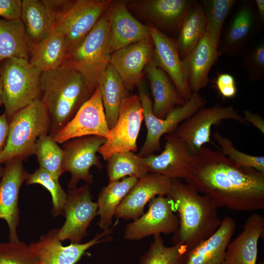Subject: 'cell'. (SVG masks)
I'll return each mask as SVG.
<instances>
[{
	"label": "cell",
	"mask_w": 264,
	"mask_h": 264,
	"mask_svg": "<svg viewBox=\"0 0 264 264\" xmlns=\"http://www.w3.org/2000/svg\"><path fill=\"white\" fill-rule=\"evenodd\" d=\"M184 180L218 208L264 209V173L237 166L220 150L202 147L193 155Z\"/></svg>",
	"instance_id": "cell-1"
},
{
	"label": "cell",
	"mask_w": 264,
	"mask_h": 264,
	"mask_svg": "<svg viewBox=\"0 0 264 264\" xmlns=\"http://www.w3.org/2000/svg\"><path fill=\"white\" fill-rule=\"evenodd\" d=\"M167 197L178 215L179 227L173 234V243L185 245L188 253L220 227L222 220L215 203L189 184L172 179Z\"/></svg>",
	"instance_id": "cell-2"
},
{
	"label": "cell",
	"mask_w": 264,
	"mask_h": 264,
	"mask_svg": "<svg viewBox=\"0 0 264 264\" xmlns=\"http://www.w3.org/2000/svg\"><path fill=\"white\" fill-rule=\"evenodd\" d=\"M95 89L66 60L57 68L42 72L40 99L49 115V134L54 137L91 97Z\"/></svg>",
	"instance_id": "cell-3"
},
{
	"label": "cell",
	"mask_w": 264,
	"mask_h": 264,
	"mask_svg": "<svg viewBox=\"0 0 264 264\" xmlns=\"http://www.w3.org/2000/svg\"><path fill=\"white\" fill-rule=\"evenodd\" d=\"M112 4L66 59L94 88L103 78L110 62Z\"/></svg>",
	"instance_id": "cell-4"
},
{
	"label": "cell",
	"mask_w": 264,
	"mask_h": 264,
	"mask_svg": "<svg viewBox=\"0 0 264 264\" xmlns=\"http://www.w3.org/2000/svg\"><path fill=\"white\" fill-rule=\"evenodd\" d=\"M50 126L49 114L40 99L19 110L9 121L6 142L0 152V165L35 154L38 140L49 134Z\"/></svg>",
	"instance_id": "cell-5"
},
{
	"label": "cell",
	"mask_w": 264,
	"mask_h": 264,
	"mask_svg": "<svg viewBox=\"0 0 264 264\" xmlns=\"http://www.w3.org/2000/svg\"><path fill=\"white\" fill-rule=\"evenodd\" d=\"M0 70L4 113L9 121L19 110L40 98L42 72L22 58L5 60Z\"/></svg>",
	"instance_id": "cell-6"
},
{
	"label": "cell",
	"mask_w": 264,
	"mask_h": 264,
	"mask_svg": "<svg viewBox=\"0 0 264 264\" xmlns=\"http://www.w3.org/2000/svg\"><path fill=\"white\" fill-rule=\"evenodd\" d=\"M137 87L147 128L145 141L137 154L141 157L159 151L161 137L164 134L175 132L181 122L203 107L206 103V100L200 95L199 92H193L185 104L176 107L164 119H160L153 112V102L144 83L141 81Z\"/></svg>",
	"instance_id": "cell-7"
},
{
	"label": "cell",
	"mask_w": 264,
	"mask_h": 264,
	"mask_svg": "<svg viewBox=\"0 0 264 264\" xmlns=\"http://www.w3.org/2000/svg\"><path fill=\"white\" fill-rule=\"evenodd\" d=\"M54 2L56 21L52 30L61 32L66 36L68 53L84 39L113 1L110 0H54Z\"/></svg>",
	"instance_id": "cell-8"
},
{
	"label": "cell",
	"mask_w": 264,
	"mask_h": 264,
	"mask_svg": "<svg viewBox=\"0 0 264 264\" xmlns=\"http://www.w3.org/2000/svg\"><path fill=\"white\" fill-rule=\"evenodd\" d=\"M225 28L222 30L218 49L229 57L241 58L251 46L262 24L254 1H238Z\"/></svg>",
	"instance_id": "cell-9"
},
{
	"label": "cell",
	"mask_w": 264,
	"mask_h": 264,
	"mask_svg": "<svg viewBox=\"0 0 264 264\" xmlns=\"http://www.w3.org/2000/svg\"><path fill=\"white\" fill-rule=\"evenodd\" d=\"M143 120V109L138 95L128 96L122 102L117 121L98 153L107 160L117 153L136 152Z\"/></svg>",
	"instance_id": "cell-10"
},
{
	"label": "cell",
	"mask_w": 264,
	"mask_h": 264,
	"mask_svg": "<svg viewBox=\"0 0 264 264\" xmlns=\"http://www.w3.org/2000/svg\"><path fill=\"white\" fill-rule=\"evenodd\" d=\"M225 119L248 125L233 107L215 105L199 109L181 122L174 133L194 155L210 142L212 126Z\"/></svg>",
	"instance_id": "cell-11"
},
{
	"label": "cell",
	"mask_w": 264,
	"mask_h": 264,
	"mask_svg": "<svg viewBox=\"0 0 264 264\" xmlns=\"http://www.w3.org/2000/svg\"><path fill=\"white\" fill-rule=\"evenodd\" d=\"M106 138L96 135L86 136L70 139L63 144V170L71 175L68 184L69 190L76 187L80 180L88 184L93 182L90 173L93 166L102 167L97 153Z\"/></svg>",
	"instance_id": "cell-12"
},
{
	"label": "cell",
	"mask_w": 264,
	"mask_h": 264,
	"mask_svg": "<svg viewBox=\"0 0 264 264\" xmlns=\"http://www.w3.org/2000/svg\"><path fill=\"white\" fill-rule=\"evenodd\" d=\"M97 210V203L92 200L88 185L69 190L63 213L65 221L58 230L59 240L81 243Z\"/></svg>",
	"instance_id": "cell-13"
},
{
	"label": "cell",
	"mask_w": 264,
	"mask_h": 264,
	"mask_svg": "<svg viewBox=\"0 0 264 264\" xmlns=\"http://www.w3.org/2000/svg\"><path fill=\"white\" fill-rule=\"evenodd\" d=\"M110 130L98 86L91 97L53 137L58 144L86 136L96 135L107 139Z\"/></svg>",
	"instance_id": "cell-14"
},
{
	"label": "cell",
	"mask_w": 264,
	"mask_h": 264,
	"mask_svg": "<svg viewBox=\"0 0 264 264\" xmlns=\"http://www.w3.org/2000/svg\"><path fill=\"white\" fill-rule=\"evenodd\" d=\"M59 229H54L42 235L29 246L40 264H76L92 246L102 242L110 241L112 228L97 234L85 243H72L63 245L58 238Z\"/></svg>",
	"instance_id": "cell-15"
},
{
	"label": "cell",
	"mask_w": 264,
	"mask_h": 264,
	"mask_svg": "<svg viewBox=\"0 0 264 264\" xmlns=\"http://www.w3.org/2000/svg\"><path fill=\"white\" fill-rule=\"evenodd\" d=\"M170 199L158 196L149 202L147 211L129 224L124 232V239L139 240L150 235L174 233L179 227V219Z\"/></svg>",
	"instance_id": "cell-16"
},
{
	"label": "cell",
	"mask_w": 264,
	"mask_h": 264,
	"mask_svg": "<svg viewBox=\"0 0 264 264\" xmlns=\"http://www.w3.org/2000/svg\"><path fill=\"white\" fill-rule=\"evenodd\" d=\"M22 161L15 158L5 162L0 180V219L7 223L9 240L13 242L20 241L17 232L20 222L19 196L28 173Z\"/></svg>",
	"instance_id": "cell-17"
},
{
	"label": "cell",
	"mask_w": 264,
	"mask_h": 264,
	"mask_svg": "<svg viewBox=\"0 0 264 264\" xmlns=\"http://www.w3.org/2000/svg\"><path fill=\"white\" fill-rule=\"evenodd\" d=\"M172 179L164 176L149 173L138 179L118 206L115 216L127 220H135L144 214L147 203L158 196H167Z\"/></svg>",
	"instance_id": "cell-18"
},
{
	"label": "cell",
	"mask_w": 264,
	"mask_h": 264,
	"mask_svg": "<svg viewBox=\"0 0 264 264\" xmlns=\"http://www.w3.org/2000/svg\"><path fill=\"white\" fill-rule=\"evenodd\" d=\"M151 37L143 39L110 54V64L114 67L128 90L142 81V72L154 56Z\"/></svg>",
	"instance_id": "cell-19"
},
{
	"label": "cell",
	"mask_w": 264,
	"mask_h": 264,
	"mask_svg": "<svg viewBox=\"0 0 264 264\" xmlns=\"http://www.w3.org/2000/svg\"><path fill=\"white\" fill-rule=\"evenodd\" d=\"M148 26L154 45V61L168 75L178 92L187 101L192 92L185 76L176 41L151 23Z\"/></svg>",
	"instance_id": "cell-20"
},
{
	"label": "cell",
	"mask_w": 264,
	"mask_h": 264,
	"mask_svg": "<svg viewBox=\"0 0 264 264\" xmlns=\"http://www.w3.org/2000/svg\"><path fill=\"white\" fill-rule=\"evenodd\" d=\"M161 154L142 157L149 173L158 174L171 179L184 178L193 155L174 132L165 137Z\"/></svg>",
	"instance_id": "cell-21"
},
{
	"label": "cell",
	"mask_w": 264,
	"mask_h": 264,
	"mask_svg": "<svg viewBox=\"0 0 264 264\" xmlns=\"http://www.w3.org/2000/svg\"><path fill=\"white\" fill-rule=\"evenodd\" d=\"M264 232V217L253 213L246 220L242 232L228 243L222 264H256L258 242Z\"/></svg>",
	"instance_id": "cell-22"
},
{
	"label": "cell",
	"mask_w": 264,
	"mask_h": 264,
	"mask_svg": "<svg viewBox=\"0 0 264 264\" xmlns=\"http://www.w3.org/2000/svg\"><path fill=\"white\" fill-rule=\"evenodd\" d=\"M221 55L205 32L195 47L182 60L185 76L192 92H199L207 86L210 70Z\"/></svg>",
	"instance_id": "cell-23"
},
{
	"label": "cell",
	"mask_w": 264,
	"mask_h": 264,
	"mask_svg": "<svg viewBox=\"0 0 264 264\" xmlns=\"http://www.w3.org/2000/svg\"><path fill=\"white\" fill-rule=\"evenodd\" d=\"M148 25L136 19L125 2H113L110 24V53L150 37Z\"/></svg>",
	"instance_id": "cell-24"
},
{
	"label": "cell",
	"mask_w": 264,
	"mask_h": 264,
	"mask_svg": "<svg viewBox=\"0 0 264 264\" xmlns=\"http://www.w3.org/2000/svg\"><path fill=\"white\" fill-rule=\"evenodd\" d=\"M194 0H146L136 1L141 12L158 29L178 34Z\"/></svg>",
	"instance_id": "cell-25"
},
{
	"label": "cell",
	"mask_w": 264,
	"mask_h": 264,
	"mask_svg": "<svg viewBox=\"0 0 264 264\" xmlns=\"http://www.w3.org/2000/svg\"><path fill=\"white\" fill-rule=\"evenodd\" d=\"M154 99L153 112L164 119L176 107L187 102L176 89L168 75L160 68L153 58L145 68Z\"/></svg>",
	"instance_id": "cell-26"
},
{
	"label": "cell",
	"mask_w": 264,
	"mask_h": 264,
	"mask_svg": "<svg viewBox=\"0 0 264 264\" xmlns=\"http://www.w3.org/2000/svg\"><path fill=\"white\" fill-rule=\"evenodd\" d=\"M236 228L233 218L225 217L212 236L189 252L186 264H222L227 246Z\"/></svg>",
	"instance_id": "cell-27"
},
{
	"label": "cell",
	"mask_w": 264,
	"mask_h": 264,
	"mask_svg": "<svg viewBox=\"0 0 264 264\" xmlns=\"http://www.w3.org/2000/svg\"><path fill=\"white\" fill-rule=\"evenodd\" d=\"M21 20L35 44L46 37L56 21L54 0H22Z\"/></svg>",
	"instance_id": "cell-28"
},
{
	"label": "cell",
	"mask_w": 264,
	"mask_h": 264,
	"mask_svg": "<svg viewBox=\"0 0 264 264\" xmlns=\"http://www.w3.org/2000/svg\"><path fill=\"white\" fill-rule=\"evenodd\" d=\"M68 52L66 36L52 30L46 37L34 45L28 61L42 72L50 71L65 61Z\"/></svg>",
	"instance_id": "cell-29"
},
{
	"label": "cell",
	"mask_w": 264,
	"mask_h": 264,
	"mask_svg": "<svg viewBox=\"0 0 264 264\" xmlns=\"http://www.w3.org/2000/svg\"><path fill=\"white\" fill-rule=\"evenodd\" d=\"M34 45L21 19L0 18V63L11 58L28 60Z\"/></svg>",
	"instance_id": "cell-30"
},
{
	"label": "cell",
	"mask_w": 264,
	"mask_h": 264,
	"mask_svg": "<svg viewBox=\"0 0 264 264\" xmlns=\"http://www.w3.org/2000/svg\"><path fill=\"white\" fill-rule=\"evenodd\" d=\"M138 180L135 176H128L109 183L102 189L97 202L100 229L105 231L110 228L118 206Z\"/></svg>",
	"instance_id": "cell-31"
},
{
	"label": "cell",
	"mask_w": 264,
	"mask_h": 264,
	"mask_svg": "<svg viewBox=\"0 0 264 264\" xmlns=\"http://www.w3.org/2000/svg\"><path fill=\"white\" fill-rule=\"evenodd\" d=\"M98 86L109 127L111 129L117 121L122 102L129 96V90L110 64Z\"/></svg>",
	"instance_id": "cell-32"
},
{
	"label": "cell",
	"mask_w": 264,
	"mask_h": 264,
	"mask_svg": "<svg viewBox=\"0 0 264 264\" xmlns=\"http://www.w3.org/2000/svg\"><path fill=\"white\" fill-rule=\"evenodd\" d=\"M204 12L199 1L196 0L187 12L176 43L181 60L195 47L206 32Z\"/></svg>",
	"instance_id": "cell-33"
},
{
	"label": "cell",
	"mask_w": 264,
	"mask_h": 264,
	"mask_svg": "<svg viewBox=\"0 0 264 264\" xmlns=\"http://www.w3.org/2000/svg\"><path fill=\"white\" fill-rule=\"evenodd\" d=\"M107 161L109 183L128 176H135L140 179L149 173L143 158L132 152L114 154Z\"/></svg>",
	"instance_id": "cell-34"
},
{
	"label": "cell",
	"mask_w": 264,
	"mask_h": 264,
	"mask_svg": "<svg viewBox=\"0 0 264 264\" xmlns=\"http://www.w3.org/2000/svg\"><path fill=\"white\" fill-rule=\"evenodd\" d=\"M238 0H200L205 15L206 32L212 44L218 48L224 24Z\"/></svg>",
	"instance_id": "cell-35"
},
{
	"label": "cell",
	"mask_w": 264,
	"mask_h": 264,
	"mask_svg": "<svg viewBox=\"0 0 264 264\" xmlns=\"http://www.w3.org/2000/svg\"><path fill=\"white\" fill-rule=\"evenodd\" d=\"M154 237L149 249L141 257L140 264H186L188 252L185 245L167 246L160 234Z\"/></svg>",
	"instance_id": "cell-36"
},
{
	"label": "cell",
	"mask_w": 264,
	"mask_h": 264,
	"mask_svg": "<svg viewBox=\"0 0 264 264\" xmlns=\"http://www.w3.org/2000/svg\"><path fill=\"white\" fill-rule=\"evenodd\" d=\"M35 154L39 168L59 179L64 173L63 151L52 135L44 134L39 138L36 145Z\"/></svg>",
	"instance_id": "cell-37"
},
{
	"label": "cell",
	"mask_w": 264,
	"mask_h": 264,
	"mask_svg": "<svg viewBox=\"0 0 264 264\" xmlns=\"http://www.w3.org/2000/svg\"><path fill=\"white\" fill-rule=\"evenodd\" d=\"M25 181L27 185L37 184L45 188L52 198L51 214L55 217L63 215L67 193L61 186L59 179L39 168L32 173H27Z\"/></svg>",
	"instance_id": "cell-38"
},
{
	"label": "cell",
	"mask_w": 264,
	"mask_h": 264,
	"mask_svg": "<svg viewBox=\"0 0 264 264\" xmlns=\"http://www.w3.org/2000/svg\"><path fill=\"white\" fill-rule=\"evenodd\" d=\"M213 136L220 145V150L237 166L253 168L264 173V156L252 155L238 150L230 139L219 132H215Z\"/></svg>",
	"instance_id": "cell-39"
},
{
	"label": "cell",
	"mask_w": 264,
	"mask_h": 264,
	"mask_svg": "<svg viewBox=\"0 0 264 264\" xmlns=\"http://www.w3.org/2000/svg\"><path fill=\"white\" fill-rule=\"evenodd\" d=\"M0 264H40L29 245L20 241L0 242Z\"/></svg>",
	"instance_id": "cell-40"
},
{
	"label": "cell",
	"mask_w": 264,
	"mask_h": 264,
	"mask_svg": "<svg viewBox=\"0 0 264 264\" xmlns=\"http://www.w3.org/2000/svg\"><path fill=\"white\" fill-rule=\"evenodd\" d=\"M241 66L250 81L264 79V43L261 41L249 49L241 58Z\"/></svg>",
	"instance_id": "cell-41"
},
{
	"label": "cell",
	"mask_w": 264,
	"mask_h": 264,
	"mask_svg": "<svg viewBox=\"0 0 264 264\" xmlns=\"http://www.w3.org/2000/svg\"><path fill=\"white\" fill-rule=\"evenodd\" d=\"M216 85L220 93L224 98H233L237 93L235 78L230 74L222 73L219 75Z\"/></svg>",
	"instance_id": "cell-42"
},
{
	"label": "cell",
	"mask_w": 264,
	"mask_h": 264,
	"mask_svg": "<svg viewBox=\"0 0 264 264\" xmlns=\"http://www.w3.org/2000/svg\"><path fill=\"white\" fill-rule=\"evenodd\" d=\"M21 0H0V18L7 20L21 19Z\"/></svg>",
	"instance_id": "cell-43"
},
{
	"label": "cell",
	"mask_w": 264,
	"mask_h": 264,
	"mask_svg": "<svg viewBox=\"0 0 264 264\" xmlns=\"http://www.w3.org/2000/svg\"><path fill=\"white\" fill-rule=\"evenodd\" d=\"M243 118L247 124L250 123L263 134H264V120L262 117L258 114L254 113L248 110H245L243 111Z\"/></svg>",
	"instance_id": "cell-44"
},
{
	"label": "cell",
	"mask_w": 264,
	"mask_h": 264,
	"mask_svg": "<svg viewBox=\"0 0 264 264\" xmlns=\"http://www.w3.org/2000/svg\"><path fill=\"white\" fill-rule=\"evenodd\" d=\"M9 121L3 113L0 115V152L4 147L8 134Z\"/></svg>",
	"instance_id": "cell-45"
},
{
	"label": "cell",
	"mask_w": 264,
	"mask_h": 264,
	"mask_svg": "<svg viewBox=\"0 0 264 264\" xmlns=\"http://www.w3.org/2000/svg\"><path fill=\"white\" fill-rule=\"evenodd\" d=\"M254 2L259 18L261 22L263 23L264 22V0H255Z\"/></svg>",
	"instance_id": "cell-46"
},
{
	"label": "cell",
	"mask_w": 264,
	"mask_h": 264,
	"mask_svg": "<svg viewBox=\"0 0 264 264\" xmlns=\"http://www.w3.org/2000/svg\"><path fill=\"white\" fill-rule=\"evenodd\" d=\"M3 105V93L0 70V106Z\"/></svg>",
	"instance_id": "cell-47"
},
{
	"label": "cell",
	"mask_w": 264,
	"mask_h": 264,
	"mask_svg": "<svg viewBox=\"0 0 264 264\" xmlns=\"http://www.w3.org/2000/svg\"><path fill=\"white\" fill-rule=\"evenodd\" d=\"M3 172V167H2L1 165H0V180L2 177Z\"/></svg>",
	"instance_id": "cell-48"
}]
</instances>
